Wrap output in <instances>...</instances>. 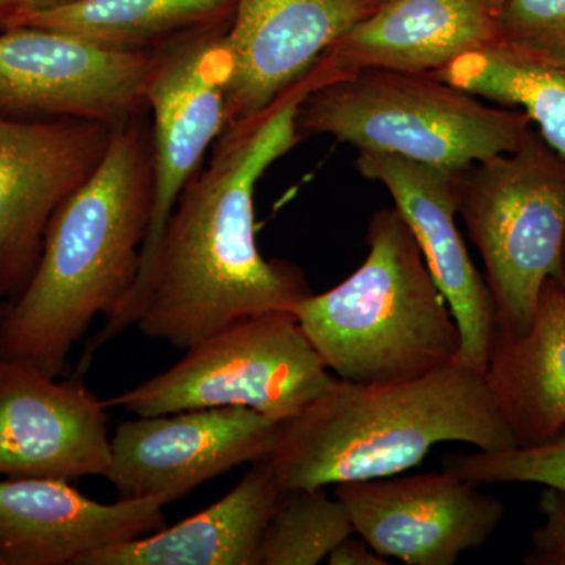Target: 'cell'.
<instances>
[{"instance_id": "cell-14", "label": "cell", "mask_w": 565, "mask_h": 565, "mask_svg": "<svg viewBox=\"0 0 565 565\" xmlns=\"http://www.w3.org/2000/svg\"><path fill=\"white\" fill-rule=\"evenodd\" d=\"M382 0H236L226 29L228 126L269 109Z\"/></svg>"}, {"instance_id": "cell-1", "label": "cell", "mask_w": 565, "mask_h": 565, "mask_svg": "<svg viewBox=\"0 0 565 565\" xmlns=\"http://www.w3.org/2000/svg\"><path fill=\"white\" fill-rule=\"evenodd\" d=\"M321 81L322 71L315 68L262 115L223 131L211 161L178 196L150 262L87 344L74 375L84 377L99 349L131 326L188 351L241 319L292 313L313 294L300 267L259 252L255 189L302 141L297 109Z\"/></svg>"}, {"instance_id": "cell-27", "label": "cell", "mask_w": 565, "mask_h": 565, "mask_svg": "<svg viewBox=\"0 0 565 565\" xmlns=\"http://www.w3.org/2000/svg\"><path fill=\"white\" fill-rule=\"evenodd\" d=\"M76 2H79V0H11V14L9 20L3 22V25H6L10 20H13L14 17H18V14L61 9V7L71 6V3Z\"/></svg>"}, {"instance_id": "cell-6", "label": "cell", "mask_w": 565, "mask_h": 565, "mask_svg": "<svg viewBox=\"0 0 565 565\" xmlns=\"http://www.w3.org/2000/svg\"><path fill=\"white\" fill-rule=\"evenodd\" d=\"M462 217L486 269L497 330L523 333L548 278L561 280L565 159L534 126L520 147L456 174Z\"/></svg>"}, {"instance_id": "cell-9", "label": "cell", "mask_w": 565, "mask_h": 565, "mask_svg": "<svg viewBox=\"0 0 565 565\" xmlns=\"http://www.w3.org/2000/svg\"><path fill=\"white\" fill-rule=\"evenodd\" d=\"M115 126L0 117V297L28 286L51 218L99 169Z\"/></svg>"}, {"instance_id": "cell-31", "label": "cell", "mask_w": 565, "mask_h": 565, "mask_svg": "<svg viewBox=\"0 0 565 565\" xmlns=\"http://www.w3.org/2000/svg\"><path fill=\"white\" fill-rule=\"evenodd\" d=\"M382 2H386V0H382Z\"/></svg>"}, {"instance_id": "cell-21", "label": "cell", "mask_w": 565, "mask_h": 565, "mask_svg": "<svg viewBox=\"0 0 565 565\" xmlns=\"http://www.w3.org/2000/svg\"><path fill=\"white\" fill-rule=\"evenodd\" d=\"M433 74L486 102L525 111L542 139L565 159V63L533 61L494 43Z\"/></svg>"}, {"instance_id": "cell-13", "label": "cell", "mask_w": 565, "mask_h": 565, "mask_svg": "<svg viewBox=\"0 0 565 565\" xmlns=\"http://www.w3.org/2000/svg\"><path fill=\"white\" fill-rule=\"evenodd\" d=\"M58 379L24 360L0 362V478L106 475L107 405L82 377Z\"/></svg>"}, {"instance_id": "cell-30", "label": "cell", "mask_w": 565, "mask_h": 565, "mask_svg": "<svg viewBox=\"0 0 565 565\" xmlns=\"http://www.w3.org/2000/svg\"><path fill=\"white\" fill-rule=\"evenodd\" d=\"M2 300V297H0V326H2L3 313H6V303Z\"/></svg>"}, {"instance_id": "cell-7", "label": "cell", "mask_w": 565, "mask_h": 565, "mask_svg": "<svg viewBox=\"0 0 565 565\" xmlns=\"http://www.w3.org/2000/svg\"><path fill=\"white\" fill-rule=\"evenodd\" d=\"M337 381L296 316L280 311L225 327L169 370L104 403L136 416L244 407L280 424Z\"/></svg>"}, {"instance_id": "cell-16", "label": "cell", "mask_w": 565, "mask_h": 565, "mask_svg": "<svg viewBox=\"0 0 565 565\" xmlns=\"http://www.w3.org/2000/svg\"><path fill=\"white\" fill-rule=\"evenodd\" d=\"M163 501L99 503L68 481L0 478V565H66L166 527Z\"/></svg>"}, {"instance_id": "cell-19", "label": "cell", "mask_w": 565, "mask_h": 565, "mask_svg": "<svg viewBox=\"0 0 565 565\" xmlns=\"http://www.w3.org/2000/svg\"><path fill=\"white\" fill-rule=\"evenodd\" d=\"M281 490L262 462L232 492L178 525L104 546L74 565H255L256 552Z\"/></svg>"}, {"instance_id": "cell-11", "label": "cell", "mask_w": 565, "mask_h": 565, "mask_svg": "<svg viewBox=\"0 0 565 565\" xmlns=\"http://www.w3.org/2000/svg\"><path fill=\"white\" fill-rule=\"evenodd\" d=\"M278 426L244 407L137 416L118 424L110 437L104 478L120 498L173 503L211 479L269 455Z\"/></svg>"}, {"instance_id": "cell-32", "label": "cell", "mask_w": 565, "mask_h": 565, "mask_svg": "<svg viewBox=\"0 0 565 565\" xmlns=\"http://www.w3.org/2000/svg\"><path fill=\"white\" fill-rule=\"evenodd\" d=\"M0 362H2V360H0Z\"/></svg>"}, {"instance_id": "cell-20", "label": "cell", "mask_w": 565, "mask_h": 565, "mask_svg": "<svg viewBox=\"0 0 565 565\" xmlns=\"http://www.w3.org/2000/svg\"><path fill=\"white\" fill-rule=\"evenodd\" d=\"M236 0H79L18 14L2 29L31 25L120 52H154L174 40L232 22ZM0 29V31H2Z\"/></svg>"}, {"instance_id": "cell-24", "label": "cell", "mask_w": 565, "mask_h": 565, "mask_svg": "<svg viewBox=\"0 0 565 565\" xmlns=\"http://www.w3.org/2000/svg\"><path fill=\"white\" fill-rule=\"evenodd\" d=\"M498 43L533 61L564 65L565 0H503Z\"/></svg>"}, {"instance_id": "cell-26", "label": "cell", "mask_w": 565, "mask_h": 565, "mask_svg": "<svg viewBox=\"0 0 565 565\" xmlns=\"http://www.w3.org/2000/svg\"><path fill=\"white\" fill-rule=\"evenodd\" d=\"M327 563L330 565H388L390 559L379 555L359 534H352L334 546L327 557Z\"/></svg>"}, {"instance_id": "cell-28", "label": "cell", "mask_w": 565, "mask_h": 565, "mask_svg": "<svg viewBox=\"0 0 565 565\" xmlns=\"http://www.w3.org/2000/svg\"><path fill=\"white\" fill-rule=\"evenodd\" d=\"M11 14V0H0V28L9 20Z\"/></svg>"}, {"instance_id": "cell-18", "label": "cell", "mask_w": 565, "mask_h": 565, "mask_svg": "<svg viewBox=\"0 0 565 565\" xmlns=\"http://www.w3.org/2000/svg\"><path fill=\"white\" fill-rule=\"evenodd\" d=\"M516 446L548 440L565 424V289L548 278L523 333L497 330L484 373Z\"/></svg>"}, {"instance_id": "cell-5", "label": "cell", "mask_w": 565, "mask_h": 565, "mask_svg": "<svg viewBox=\"0 0 565 565\" xmlns=\"http://www.w3.org/2000/svg\"><path fill=\"white\" fill-rule=\"evenodd\" d=\"M300 140L330 136L359 151L462 170L516 150L525 111L497 106L430 73L360 70L316 84L297 109Z\"/></svg>"}, {"instance_id": "cell-23", "label": "cell", "mask_w": 565, "mask_h": 565, "mask_svg": "<svg viewBox=\"0 0 565 565\" xmlns=\"http://www.w3.org/2000/svg\"><path fill=\"white\" fill-rule=\"evenodd\" d=\"M444 470L478 486L516 482L555 487L565 492V424L542 444L446 455Z\"/></svg>"}, {"instance_id": "cell-17", "label": "cell", "mask_w": 565, "mask_h": 565, "mask_svg": "<svg viewBox=\"0 0 565 565\" xmlns=\"http://www.w3.org/2000/svg\"><path fill=\"white\" fill-rule=\"evenodd\" d=\"M503 0H386L323 55L332 77L360 70L435 73L500 40Z\"/></svg>"}, {"instance_id": "cell-12", "label": "cell", "mask_w": 565, "mask_h": 565, "mask_svg": "<svg viewBox=\"0 0 565 565\" xmlns=\"http://www.w3.org/2000/svg\"><path fill=\"white\" fill-rule=\"evenodd\" d=\"M478 484L435 473L343 482L334 497L379 555L407 565H455L490 541L504 504Z\"/></svg>"}, {"instance_id": "cell-29", "label": "cell", "mask_w": 565, "mask_h": 565, "mask_svg": "<svg viewBox=\"0 0 565 565\" xmlns=\"http://www.w3.org/2000/svg\"><path fill=\"white\" fill-rule=\"evenodd\" d=\"M561 285H563V288L565 289V241H564V247H563V256H561Z\"/></svg>"}, {"instance_id": "cell-8", "label": "cell", "mask_w": 565, "mask_h": 565, "mask_svg": "<svg viewBox=\"0 0 565 565\" xmlns=\"http://www.w3.org/2000/svg\"><path fill=\"white\" fill-rule=\"evenodd\" d=\"M152 52H120L51 29L0 31V117L110 126L148 114Z\"/></svg>"}, {"instance_id": "cell-10", "label": "cell", "mask_w": 565, "mask_h": 565, "mask_svg": "<svg viewBox=\"0 0 565 565\" xmlns=\"http://www.w3.org/2000/svg\"><path fill=\"white\" fill-rule=\"evenodd\" d=\"M228 25L189 33L152 52L145 99L152 118L154 196L140 269L150 262L182 189L228 126Z\"/></svg>"}, {"instance_id": "cell-3", "label": "cell", "mask_w": 565, "mask_h": 565, "mask_svg": "<svg viewBox=\"0 0 565 565\" xmlns=\"http://www.w3.org/2000/svg\"><path fill=\"white\" fill-rule=\"evenodd\" d=\"M444 441L479 451L516 446L484 374L449 364L396 384L329 392L278 426L264 467L281 492L388 478L411 470Z\"/></svg>"}, {"instance_id": "cell-22", "label": "cell", "mask_w": 565, "mask_h": 565, "mask_svg": "<svg viewBox=\"0 0 565 565\" xmlns=\"http://www.w3.org/2000/svg\"><path fill=\"white\" fill-rule=\"evenodd\" d=\"M356 534L349 512L323 489L281 492L259 541L255 565H318Z\"/></svg>"}, {"instance_id": "cell-25", "label": "cell", "mask_w": 565, "mask_h": 565, "mask_svg": "<svg viewBox=\"0 0 565 565\" xmlns=\"http://www.w3.org/2000/svg\"><path fill=\"white\" fill-rule=\"evenodd\" d=\"M539 512L544 525L531 535V552L523 563L527 565H565V492L545 487L539 498Z\"/></svg>"}, {"instance_id": "cell-4", "label": "cell", "mask_w": 565, "mask_h": 565, "mask_svg": "<svg viewBox=\"0 0 565 565\" xmlns=\"http://www.w3.org/2000/svg\"><path fill=\"white\" fill-rule=\"evenodd\" d=\"M364 243L355 273L294 308L322 362L353 385L396 384L455 364L459 326L401 212H375Z\"/></svg>"}, {"instance_id": "cell-2", "label": "cell", "mask_w": 565, "mask_h": 565, "mask_svg": "<svg viewBox=\"0 0 565 565\" xmlns=\"http://www.w3.org/2000/svg\"><path fill=\"white\" fill-rule=\"evenodd\" d=\"M147 117L115 126L99 169L51 218L35 273L6 305L0 360H24L62 379L92 322L109 318L131 291L154 196Z\"/></svg>"}, {"instance_id": "cell-15", "label": "cell", "mask_w": 565, "mask_h": 565, "mask_svg": "<svg viewBox=\"0 0 565 565\" xmlns=\"http://www.w3.org/2000/svg\"><path fill=\"white\" fill-rule=\"evenodd\" d=\"M355 169L381 182L411 226L438 289L459 326L457 364L484 374L497 318L486 278L478 273L457 226L456 174L384 152L359 151Z\"/></svg>"}]
</instances>
